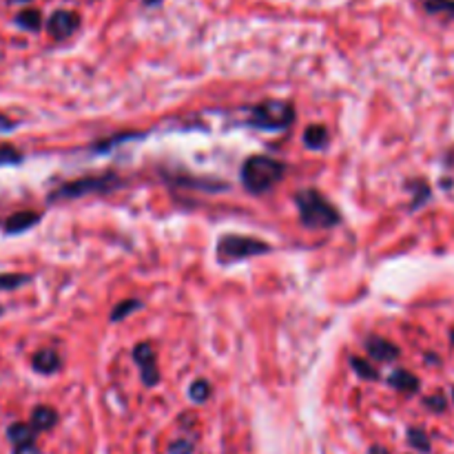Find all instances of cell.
Returning a JSON list of instances; mask_svg holds the SVG:
<instances>
[{"label": "cell", "mask_w": 454, "mask_h": 454, "mask_svg": "<svg viewBox=\"0 0 454 454\" xmlns=\"http://www.w3.org/2000/svg\"><path fill=\"white\" fill-rule=\"evenodd\" d=\"M7 436H9V441H13L16 446H27V443H34L36 430L29 426V423H13L7 430Z\"/></svg>", "instance_id": "13"}, {"label": "cell", "mask_w": 454, "mask_h": 454, "mask_svg": "<svg viewBox=\"0 0 454 454\" xmlns=\"http://www.w3.org/2000/svg\"><path fill=\"white\" fill-rule=\"evenodd\" d=\"M452 339H454V330H452Z\"/></svg>", "instance_id": "30"}, {"label": "cell", "mask_w": 454, "mask_h": 454, "mask_svg": "<svg viewBox=\"0 0 454 454\" xmlns=\"http://www.w3.org/2000/svg\"><path fill=\"white\" fill-rule=\"evenodd\" d=\"M80 27V16L75 11H67V9H58L49 16L47 23V32L53 40H65L71 34L78 32Z\"/></svg>", "instance_id": "6"}, {"label": "cell", "mask_w": 454, "mask_h": 454, "mask_svg": "<svg viewBox=\"0 0 454 454\" xmlns=\"http://www.w3.org/2000/svg\"><path fill=\"white\" fill-rule=\"evenodd\" d=\"M351 363H353V368H355L361 377H366V379H377V370L370 366V363H366L363 359H359V357H353Z\"/></svg>", "instance_id": "21"}, {"label": "cell", "mask_w": 454, "mask_h": 454, "mask_svg": "<svg viewBox=\"0 0 454 454\" xmlns=\"http://www.w3.org/2000/svg\"><path fill=\"white\" fill-rule=\"evenodd\" d=\"M40 222V215L38 213H32V210H20V213L11 215L7 222H5V231L7 233H23V231H29L32 226H36Z\"/></svg>", "instance_id": "9"}, {"label": "cell", "mask_w": 454, "mask_h": 454, "mask_svg": "<svg viewBox=\"0 0 454 454\" xmlns=\"http://www.w3.org/2000/svg\"><path fill=\"white\" fill-rule=\"evenodd\" d=\"M9 129H13V125L9 122L5 115H0V131H9Z\"/></svg>", "instance_id": "26"}, {"label": "cell", "mask_w": 454, "mask_h": 454, "mask_svg": "<svg viewBox=\"0 0 454 454\" xmlns=\"http://www.w3.org/2000/svg\"><path fill=\"white\" fill-rule=\"evenodd\" d=\"M135 308H140V301H135V299H127L122 301V304H118L111 313V322H120V320H125V317L135 310Z\"/></svg>", "instance_id": "20"}, {"label": "cell", "mask_w": 454, "mask_h": 454, "mask_svg": "<svg viewBox=\"0 0 454 454\" xmlns=\"http://www.w3.org/2000/svg\"><path fill=\"white\" fill-rule=\"evenodd\" d=\"M452 397H454V392H452Z\"/></svg>", "instance_id": "32"}, {"label": "cell", "mask_w": 454, "mask_h": 454, "mask_svg": "<svg viewBox=\"0 0 454 454\" xmlns=\"http://www.w3.org/2000/svg\"><path fill=\"white\" fill-rule=\"evenodd\" d=\"M142 3H144L146 7H158V5L162 3V0H142Z\"/></svg>", "instance_id": "28"}, {"label": "cell", "mask_w": 454, "mask_h": 454, "mask_svg": "<svg viewBox=\"0 0 454 454\" xmlns=\"http://www.w3.org/2000/svg\"><path fill=\"white\" fill-rule=\"evenodd\" d=\"M390 384L395 386L397 390L412 392V390H417V386H419V379H417L415 374L408 372V370H397L395 374L390 377Z\"/></svg>", "instance_id": "15"}, {"label": "cell", "mask_w": 454, "mask_h": 454, "mask_svg": "<svg viewBox=\"0 0 454 454\" xmlns=\"http://www.w3.org/2000/svg\"><path fill=\"white\" fill-rule=\"evenodd\" d=\"M16 25L27 29V32H38L42 27V13L38 9H23L16 16Z\"/></svg>", "instance_id": "14"}, {"label": "cell", "mask_w": 454, "mask_h": 454, "mask_svg": "<svg viewBox=\"0 0 454 454\" xmlns=\"http://www.w3.org/2000/svg\"><path fill=\"white\" fill-rule=\"evenodd\" d=\"M58 423V412L49 405H38L32 412V428L34 430H49Z\"/></svg>", "instance_id": "10"}, {"label": "cell", "mask_w": 454, "mask_h": 454, "mask_svg": "<svg viewBox=\"0 0 454 454\" xmlns=\"http://www.w3.org/2000/svg\"><path fill=\"white\" fill-rule=\"evenodd\" d=\"M304 144L308 149H315V151H320V149H326L328 146V129L322 127V125H313L304 131Z\"/></svg>", "instance_id": "11"}, {"label": "cell", "mask_w": 454, "mask_h": 454, "mask_svg": "<svg viewBox=\"0 0 454 454\" xmlns=\"http://www.w3.org/2000/svg\"><path fill=\"white\" fill-rule=\"evenodd\" d=\"M133 359L142 368V382L146 386H156L160 382V372H158V361H156L153 348L149 343H138L133 348Z\"/></svg>", "instance_id": "7"}, {"label": "cell", "mask_w": 454, "mask_h": 454, "mask_svg": "<svg viewBox=\"0 0 454 454\" xmlns=\"http://www.w3.org/2000/svg\"><path fill=\"white\" fill-rule=\"evenodd\" d=\"M120 184V179L115 175H102V177H84V179H75L69 184L60 187L51 200H71V198H82L89 193H107Z\"/></svg>", "instance_id": "5"}, {"label": "cell", "mask_w": 454, "mask_h": 454, "mask_svg": "<svg viewBox=\"0 0 454 454\" xmlns=\"http://www.w3.org/2000/svg\"><path fill=\"white\" fill-rule=\"evenodd\" d=\"M0 313H3V308H0Z\"/></svg>", "instance_id": "31"}, {"label": "cell", "mask_w": 454, "mask_h": 454, "mask_svg": "<svg viewBox=\"0 0 454 454\" xmlns=\"http://www.w3.org/2000/svg\"><path fill=\"white\" fill-rule=\"evenodd\" d=\"M426 403H428V408H432V410H436V412H441L443 408H446V399L443 397H428Z\"/></svg>", "instance_id": "24"}, {"label": "cell", "mask_w": 454, "mask_h": 454, "mask_svg": "<svg viewBox=\"0 0 454 454\" xmlns=\"http://www.w3.org/2000/svg\"><path fill=\"white\" fill-rule=\"evenodd\" d=\"M13 454H40V450L34 443H27V446H16Z\"/></svg>", "instance_id": "25"}, {"label": "cell", "mask_w": 454, "mask_h": 454, "mask_svg": "<svg viewBox=\"0 0 454 454\" xmlns=\"http://www.w3.org/2000/svg\"><path fill=\"white\" fill-rule=\"evenodd\" d=\"M262 253H268V244H264V241H260V239H253V237L226 235L217 241V257L224 264L246 260V257L262 255Z\"/></svg>", "instance_id": "4"}, {"label": "cell", "mask_w": 454, "mask_h": 454, "mask_svg": "<svg viewBox=\"0 0 454 454\" xmlns=\"http://www.w3.org/2000/svg\"><path fill=\"white\" fill-rule=\"evenodd\" d=\"M34 368L38 372H44V374H49V372H56L60 368V357L53 353V351H38L36 357H34Z\"/></svg>", "instance_id": "12"}, {"label": "cell", "mask_w": 454, "mask_h": 454, "mask_svg": "<svg viewBox=\"0 0 454 454\" xmlns=\"http://www.w3.org/2000/svg\"><path fill=\"white\" fill-rule=\"evenodd\" d=\"M293 120H295V109L289 102H282V100H268L257 104L251 113V125L262 127L266 131L286 129L293 125Z\"/></svg>", "instance_id": "3"}, {"label": "cell", "mask_w": 454, "mask_h": 454, "mask_svg": "<svg viewBox=\"0 0 454 454\" xmlns=\"http://www.w3.org/2000/svg\"><path fill=\"white\" fill-rule=\"evenodd\" d=\"M426 9L430 13H448L454 18V0H426Z\"/></svg>", "instance_id": "19"}, {"label": "cell", "mask_w": 454, "mask_h": 454, "mask_svg": "<svg viewBox=\"0 0 454 454\" xmlns=\"http://www.w3.org/2000/svg\"><path fill=\"white\" fill-rule=\"evenodd\" d=\"M408 441H410V446H415L421 452H430V439H428V434L423 432V430L412 428L410 432H408Z\"/></svg>", "instance_id": "18"}, {"label": "cell", "mask_w": 454, "mask_h": 454, "mask_svg": "<svg viewBox=\"0 0 454 454\" xmlns=\"http://www.w3.org/2000/svg\"><path fill=\"white\" fill-rule=\"evenodd\" d=\"M189 397H191L195 403H204V401L210 397V384L204 382V379L193 382L191 388H189Z\"/></svg>", "instance_id": "16"}, {"label": "cell", "mask_w": 454, "mask_h": 454, "mask_svg": "<svg viewBox=\"0 0 454 454\" xmlns=\"http://www.w3.org/2000/svg\"><path fill=\"white\" fill-rule=\"evenodd\" d=\"M171 454H191L193 452V443L187 441V439H179V441H173L169 448Z\"/></svg>", "instance_id": "23"}, {"label": "cell", "mask_w": 454, "mask_h": 454, "mask_svg": "<svg viewBox=\"0 0 454 454\" xmlns=\"http://www.w3.org/2000/svg\"><path fill=\"white\" fill-rule=\"evenodd\" d=\"M20 162V153L13 146H7V144H0V166L5 164H16Z\"/></svg>", "instance_id": "22"}, {"label": "cell", "mask_w": 454, "mask_h": 454, "mask_svg": "<svg viewBox=\"0 0 454 454\" xmlns=\"http://www.w3.org/2000/svg\"><path fill=\"white\" fill-rule=\"evenodd\" d=\"M370 454H388V450H386V448H379V446H372V448H370Z\"/></svg>", "instance_id": "27"}, {"label": "cell", "mask_w": 454, "mask_h": 454, "mask_svg": "<svg viewBox=\"0 0 454 454\" xmlns=\"http://www.w3.org/2000/svg\"><path fill=\"white\" fill-rule=\"evenodd\" d=\"M29 275H20V272H7V275H0V291H11L18 289V286L27 284Z\"/></svg>", "instance_id": "17"}, {"label": "cell", "mask_w": 454, "mask_h": 454, "mask_svg": "<svg viewBox=\"0 0 454 454\" xmlns=\"http://www.w3.org/2000/svg\"><path fill=\"white\" fill-rule=\"evenodd\" d=\"M297 208H299V217L301 224L308 226V229H332L339 222L337 208L332 206L322 193L317 191H301L297 193Z\"/></svg>", "instance_id": "1"}, {"label": "cell", "mask_w": 454, "mask_h": 454, "mask_svg": "<svg viewBox=\"0 0 454 454\" xmlns=\"http://www.w3.org/2000/svg\"><path fill=\"white\" fill-rule=\"evenodd\" d=\"M9 3H32V0H9Z\"/></svg>", "instance_id": "29"}, {"label": "cell", "mask_w": 454, "mask_h": 454, "mask_svg": "<svg viewBox=\"0 0 454 454\" xmlns=\"http://www.w3.org/2000/svg\"><path fill=\"white\" fill-rule=\"evenodd\" d=\"M366 351L372 359H379V361H395L399 357V348L395 343L386 341V339H379V337L368 339Z\"/></svg>", "instance_id": "8"}, {"label": "cell", "mask_w": 454, "mask_h": 454, "mask_svg": "<svg viewBox=\"0 0 454 454\" xmlns=\"http://www.w3.org/2000/svg\"><path fill=\"white\" fill-rule=\"evenodd\" d=\"M284 175V164L268 156H253L241 164V182L251 193L272 189Z\"/></svg>", "instance_id": "2"}]
</instances>
